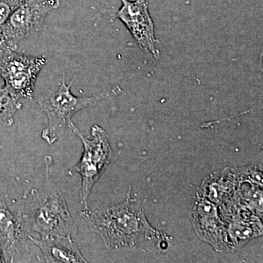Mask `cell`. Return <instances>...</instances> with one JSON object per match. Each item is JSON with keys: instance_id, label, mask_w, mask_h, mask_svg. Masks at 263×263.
<instances>
[{"instance_id": "1", "label": "cell", "mask_w": 263, "mask_h": 263, "mask_svg": "<svg viewBox=\"0 0 263 263\" xmlns=\"http://www.w3.org/2000/svg\"><path fill=\"white\" fill-rule=\"evenodd\" d=\"M80 216L110 251L164 236L147 221L143 204L132 197L131 191L122 203L94 210L85 208Z\"/></svg>"}, {"instance_id": "2", "label": "cell", "mask_w": 263, "mask_h": 263, "mask_svg": "<svg viewBox=\"0 0 263 263\" xmlns=\"http://www.w3.org/2000/svg\"><path fill=\"white\" fill-rule=\"evenodd\" d=\"M45 179L43 186L34 189L22 202V212L29 230L41 237L72 236L78 228L67 205L61 190L51 176L53 159L44 157Z\"/></svg>"}, {"instance_id": "3", "label": "cell", "mask_w": 263, "mask_h": 263, "mask_svg": "<svg viewBox=\"0 0 263 263\" xmlns=\"http://www.w3.org/2000/svg\"><path fill=\"white\" fill-rule=\"evenodd\" d=\"M72 82L67 85L65 76L58 87L42 95L37 100L41 110L48 118V124L41 133V137L49 145L53 144L59 137L72 122V118L80 110L91 106L104 98L103 95L78 97L72 94Z\"/></svg>"}, {"instance_id": "4", "label": "cell", "mask_w": 263, "mask_h": 263, "mask_svg": "<svg viewBox=\"0 0 263 263\" xmlns=\"http://www.w3.org/2000/svg\"><path fill=\"white\" fill-rule=\"evenodd\" d=\"M69 128L75 133L82 142L84 150L80 160L70 170V174H78L81 178V203L87 208V200L95 183L103 174L104 170L111 160V147L105 130L97 124L91 127L92 138L85 137L73 123Z\"/></svg>"}, {"instance_id": "5", "label": "cell", "mask_w": 263, "mask_h": 263, "mask_svg": "<svg viewBox=\"0 0 263 263\" xmlns=\"http://www.w3.org/2000/svg\"><path fill=\"white\" fill-rule=\"evenodd\" d=\"M29 230L22 203L0 193V262H19L29 252Z\"/></svg>"}, {"instance_id": "6", "label": "cell", "mask_w": 263, "mask_h": 263, "mask_svg": "<svg viewBox=\"0 0 263 263\" xmlns=\"http://www.w3.org/2000/svg\"><path fill=\"white\" fill-rule=\"evenodd\" d=\"M60 5V0H23L2 27V51H16L18 43L39 32L46 16Z\"/></svg>"}, {"instance_id": "7", "label": "cell", "mask_w": 263, "mask_h": 263, "mask_svg": "<svg viewBox=\"0 0 263 263\" xmlns=\"http://www.w3.org/2000/svg\"><path fill=\"white\" fill-rule=\"evenodd\" d=\"M0 55L3 88L18 100H32L38 75L46 63V57L29 56L10 49L3 50Z\"/></svg>"}, {"instance_id": "8", "label": "cell", "mask_w": 263, "mask_h": 263, "mask_svg": "<svg viewBox=\"0 0 263 263\" xmlns=\"http://www.w3.org/2000/svg\"><path fill=\"white\" fill-rule=\"evenodd\" d=\"M121 1L122 5L118 11V18L125 24L142 49L158 58L160 54L155 46L157 40L154 33V24L148 13L146 0Z\"/></svg>"}, {"instance_id": "9", "label": "cell", "mask_w": 263, "mask_h": 263, "mask_svg": "<svg viewBox=\"0 0 263 263\" xmlns=\"http://www.w3.org/2000/svg\"><path fill=\"white\" fill-rule=\"evenodd\" d=\"M30 240L41 249L46 262H87L72 236L41 237L40 239L30 236Z\"/></svg>"}, {"instance_id": "10", "label": "cell", "mask_w": 263, "mask_h": 263, "mask_svg": "<svg viewBox=\"0 0 263 263\" xmlns=\"http://www.w3.org/2000/svg\"><path fill=\"white\" fill-rule=\"evenodd\" d=\"M18 99L13 98L3 88L0 89V124L10 127L14 123V116L22 109Z\"/></svg>"}, {"instance_id": "11", "label": "cell", "mask_w": 263, "mask_h": 263, "mask_svg": "<svg viewBox=\"0 0 263 263\" xmlns=\"http://www.w3.org/2000/svg\"><path fill=\"white\" fill-rule=\"evenodd\" d=\"M22 2L23 0H0V38H1L2 27L8 20L12 12Z\"/></svg>"}, {"instance_id": "12", "label": "cell", "mask_w": 263, "mask_h": 263, "mask_svg": "<svg viewBox=\"0 0 263 263\" xmlns=\"http://www.w3.org/2000/svg\"><path fill=\"white\" fill-rule=\"evenodd\" d=\"M1 52H2V50L0 49V53H1Z\"/></svg>"}]
</instances>
